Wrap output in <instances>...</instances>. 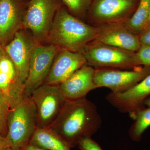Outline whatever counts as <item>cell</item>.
<instances>
[{"instance_id":"21","label":"cell","mask_w":150,"mask_h":150,"mask_svg":"<svg viewBox=\"0 0 150 150\" xmlns=\"http://www.w3.org/2000/svg\"><path fill=\"white\" fill-rule=\"evenodd\" d=\"M11 108L4 96L0 91V134L6 137L7 121Z\"/></svg>"},{"instance_id":"16","label":"cell","mask_w":150,"mask_h":150,"mask_svg":"<svg viewBox=\"0 0 150 150\" xmlns=\"http://www.w3.org/2000/svg\"><path fill=\"white\" fill-rule=\"evenodd\" d=\"M95 68L85 64L59 85L67 100L85 98L90 91L98 88L94 81Z\"/></svg>"},{"instance_id":"23","label":"cell","mask_w":150,"mask_h":150,"mask_svg":"<svg viewBox=\"0 0 150 150\" xmlns=\"http://www.w3.org/2000/svg\"><path fill=\"white\" fill-rule=\"evenodd\" d=\"M81 150H103L98 144L91 138H86L81 140L78 144Z\"/></svg>"},{"instance_id":"4","label":"cell","mask_w":150,"mask_h":150,"mask_svg":"<svg viewBox=\"0 0 150 150\" xmlns=\"http://www.w3.org/2000/svg\"><path fill=\"white\" fill-rule=\"evenodd\" d=\"M80 53L86 64L96 68H115L133 70L140 67L135 61V52L93 41Z\"/></svg>"},{"instance_id":"11","label":"cell","mask_w":150,"mask_h":150,"mask_svg":"<svg viewBox=\"0 0 150 150\" xmlns=\"http://www.w3.org/2000/svg\"><path fill=\"white\" fill-rule=\"evenodd\" d=\"M28 4L22 0H0V43L4 47L22 29Z\"/></svg>"},{"instance_id":"12","label":"cell","mask_w":150,"mask_h":150,"mask_svg":"<svg viewBox=\"0 0 150 150\" xmlns=\"http://www.w3.org/2000/svg\"><path fill=\"white\" fill-rule=\"evenodd\" d=\"M24 91L25 83L19 77L13 63L5 52L0 60V91L11 109L24 99Z\"/></svg>"},{"instance_id":"28","label":"cell","mask_w":150,"mask_h":150,"mask_svg":"<svg viewBox=\"0 0 150 150\" xmlns=\"http://www.w3.org/2000/svg\"><path fill=\"white\" fill-rule=\"evenodd\" d=\"M144 106L147 107H150V96L148 97L144 101Z\"/></svg>"},{"instance_id":"26","label":"cell","mask_w":150,"mask_h":150,"mask_svg":"<svg viewBox=\"0 0 150 150\" xmlns=\"http://www.w3.org/2000/svg\"><path fill=\"white\" fill-rule=\"evenodd\" d=\"M23 150H45L42 149H39L33 146H31V145H28L27 147H26Z\"/></svg>"},{"instance_id":"2","label":"cell","mask_w":150,"mask_h":150,"mask_svg":"<svg viewBox=\"0 0 150 150\" xmlns=\"http://www.w3.org/2000/svg\"><path fill=\"white\" fill-rule=\"evenodd\" d=\"M98 31V27L74 16L63 6L56 13L46 39L59 48L80 53L96 39Z\"/></svg>"},{"instance_id":"8","label":"cell","mask_w":150,"mask_h":150,"mask_svg":"<svg viewBox=\"0 0 150 150\" xmlns=\"http://www.w3.org/2000/svg\"><path fill=\"white\" fill-rule=\"evenodd\" d=\"M150 74V67L145 66L127 70L96 68L94 81L97 88H108L112 92L120 93L131 88Z\"/></svg>"},{"instance_id":"25","label":"cell","mask_w":150,"mask_h":150,"mask_svg":"<svg viewBox=\"0 0 150 150\" xmlns=\"http://www.w3.org/2000/svg\"><path fill=\"white\" fill-rule=\"evenodd\" d=\"M9 148L6 137L0 134V150H7Z\"/></svg>"},{"instance_id":"19","label":"cell","mask_w":150,"mask_h":150,"mask_svg":"<svg viewBox=\"0 0 150 150\" xmlns=\"http://www.w3.org/2000/svg\"><path fill=\"white\" fill-rule=\"evenodd\" d=\"M131 115L135 121L129 129V136L134 142H140L144 132L150 126V107L143 108Z\"/></svg>"},{"instance_id":"3","label":"cell","mask_w":150,"mask_h":150,"mask_svg":"<svg viewBox=\"0 0 150 150\" xmlns=\"http://www.w3.org/2000/svg\"><path fill=\"white\" fill-rule=\"evenodd\" d=\"M37 128L35 105L30 96H25L9 113L6 138L9 148L23 150Z\"/></svg>"},{"instance_id":"1","label":"cell","mask_w":150,"mask_h":150,"mask_svg":"<svg viewBox=\"0 0 150 150\" xmlns=\"http://www.w3.org/2000/svg\"><path fill=\"white\" fill-rule=\"evenodd\" d=\"M102 120L96 105L86 98L67 100L50 127L72 149L81 140L91 138L100 128Z\"/></svg>"},{"instance_id":"10","label":"cell","mask_w":150,"mask_h":150,"mask_svg":"<svg viewBox=\"0 0 150 150\" xmlns=\"http://www.w3.org/2000/svg\"><path fill=\"white\" fill-rule=\"evenodd\" d=\"M39 43L32 34L21 29L4 47L6 53L14 65L19 77L24 83L28 76L33 54Z\"/></svg>"},{"instance_id":"14","label":"cell","mask_w":150,"mask_h":150,"mask_svg":"<svg viewBox=\"0 0 150 150\" xmlns=\"http://www.w3.org/2000/svg\"><path fill=\"white\" fill-rule=\"evenodd\" d=\"M86 64V60L81 53L61 48L44 83L60 84Z\"/></svg>"},{"instance_id":"5","label":"cell","mask_w":150,"mask_h":150,"mask_svg":"<svg viewBox=\"0 0 150 150\" xmlns=\"http://www.w3.org/2000/svg\"><path fill=\"white\" fill-rule=\"evenodd\" d=\"M140 0H93L87 16L95 27L124 24L133 15Z\"/></svg>"},{"instance_id":"7","label":"cell","mask_w":150,"mask_h":150,"mask_svg":"<svg viewBox=\"0 0 150 150\" xmlns=\"http://www.w3.org/2000/svg\"><path fill=\"white\" fill-rule=\"evenodd\" d=\"M34 103L38 128H48L56 121L67 99L59 85L44 83L30 96Z\"/></svg>"},{"instance_id":"9","label":"cell","mask_w":150,"mask_h":150,"mask_svg":"<svg viewBox=\"0 0 150 150\" xmlns=\"http://www.w3.org/2000/svg\"><path fill=\"white\" fill-rule=\"evenodd\" d=\"M60 49L53 44H38L30 59L28 76L25 83V96H30L33 92L44 83Z\"/></svg>"},{"instance_id":"24","label":"cell","mask_w":150,"mask_h":150,"mask_svg":"<svg viewBox=\"0 0 150 150\" xmlns=\"http://www.w3.org/2000/svg\"><path fill=\"white\" fill-rule=\"evenodd\" d=\"M138 36L142 45L150 47V25L145 28Z\"/></svg>"},{"instance_id":"15","label":"cell","mask_w":150,"mask_h":150,"mask_svg":"<svg viewBox=\"0 0 150 150\" xmlns=\"http://www.w3.org/2000/svg\"><path fill=\"white\" fill-rule=\"evenodd\" d=\"M98 34L93 41L126 51L136 52L142 44L139 36L131 32L123 24L98 27Z\"/></svg>"},{"instance_id":"27","label":"cell","mask_w":150,"mask_h":150,"mask_svg":"<svg viewBox=\"0 0 150 150\" xmlns=\"http://www.w3.org/2000/svg\"><path fill=\"white\" fill-rule=\"evenodd\" d=\"M5 53L4 47L0 43V60Z\"/></svg>"},{"instance_id":"17","label":"cell","mask_w":150,"mask_h":150,"mask_svg":"<svg viewBox=\"0 0 150 150\" xmlns=\"http://www.w3.org/2000/svg\"><path fill=\"white\" fill-rule=\"evenodd\" d=\"M30 145L45 150H72L67 142L50 128H36Z\"/></svg>"},{"instance_id":"22","label":"cell","mask_w":150,"mask_h":150,"mask_svg":"<svg viewBox=\"0 0 150 150\" xmlns=\"http://www.w3.org/2000/svg\"><path fill=\"white\" fill-rule=\"evenodd\" d=\"M135 59L139 66L150 67V47L142 45L135 52Z\"/></svg>"},{"instance_id":"20","label":"cell","mask_w":150,"mask_h":150,"mask_svg":"<svg viewBox=\"0 0 150 150\" xmlns=\"http://www.w3.org/2000/svg\"><path fill=\"white\" fill-rule=\"evenodd\" d=\"M70 13L78 18L86 19L93 0H61Z\"/></svg>"},{"instance_id":"18","label":"cell","mask_w":150,"mask_h":150,"mask_svg":"<svg viewBox=\"0 0 150 150\" xmlns=\"http://www.w3.org/2000/svg\"><path fill=\"white\" fill-rule=\"evenodd\" d=\"M150 9V0H140L133 15L124 23L126 28L139 35L146 26Z\"/></svg>"},{"instance_id":"13","label":"cell","mask_w":150,"mask_h":150,"mask_svg":"<svg viewBox=\"0 0 150 150\" xmlns=\"http://www.w3.org/2000/svg\"><path fill=\"white\" fill-rule=\"evenodd\" d=\"M150 96V74L128 90L110 92L105 98L108 102L120 112H133L144 107V101Z\"/></svg>"},{"instance_id":"29","label":"cell","mask_w":150,"mask_h":150,"mask_svg":"<svg viewBox=\"0 0 150 150\" xmlns=\"http://www.w3.org/2000/svg\"><path fill=\"white\" fill-rule=\"evenodd\" d=\"M150 25V9L149 14V18H148L146 26H146H148V25Z\"/></svg>"},{"instance_id":"6","label":"cell","mask_w":150,"mask_h":150,"mask_svg":"<svg viewBox=\"0 0 150 150\" xmlns=\"http://www.w3.org/2000/svg\"><path fill=\"white\" fill-rule=\"evenodd\" d=\"M63 6L61 0H30L23 16L22 29L30 30L39 43L46 40L56 13Z\"/></svg>"},{"instance_id":"30","label":"cell","mask_w":150,"mask_h":150,"mask_svg":"<svg viewBox=\"0 0 150 150\" xmlns=\"http://www.w3.org/2000/svg\"><path fill=\"white\" fill-rule=\"evenodd\" d=\"M7 150H15L12 149H11V148H9V149H8Z\"/></svg>"}]
</instances>
